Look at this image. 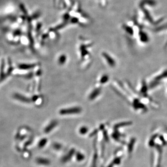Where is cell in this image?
I'll list each match as a JSON object with an SVG mask.
<instances>
[{
  "mask_svg": "<svg viewBox=\"0 0 167 167\" xmlns=\"http://www.w3.org/2000/svg\"><path fill=\"white\" fill-rule=\"evenodd\" d=\"M66 60V57L65 55H62L60 57H59L58 61L59 64L63 65L65 63Z\"/></svg>",
  "mask_w": 167,
  "mask_h": 167,
  "instance_id": "8992f818",
  "label": "cell"
},
{
  "mask_svg": "<svg viewBox=\"0 0 167 167\" xmlns=\"http://www.w3.org/2000/svg\"><path fill=\"white\" fill-rule=\"evenodd\" d=\"M108 80H109L108 76L107 75H104L101 78V79L100 80V82L101 84H104L106 83V82L108 81Z\"/></svg>",
  "mask_w": 167,
  "mask_h": 167,
  "instance_id": "52a82bcc",
  "label": "cell"
},
{
  "mask_svg": "<svg viewBox=\"0 0 167 167\" xmlns=\"http://www.w3.org/2000/svg\"><path fill=\"white\" fill-rule=\"evenodd\" d=\"M96 4L99 6L105 8L107 5L109 0H92Z\"/></svg>",
  "mask_w": 167,
  "mask_h": 167,
  "instance_id": "277c9868",
  "label": "cell"
},
{
  "mask_svg": "<svg viewBox=\"0 0 167 167\" xmlns=\"http://www.w3.org/2000/svg\"><path fill=\"white\" fill-rule=\"evenodd\" d=\"M101 90L100 89H95L91 92V93L89 96V98L91 100H92L95 99L96 97H97L98 96L100 93Z\"/></svg>",
  "mask_w": 167,
  "mask_h": 167,
  "instance_id": "5b68a950",
  "label": "cell"
},
{
  "mask_svg": "<svg viewBox=\"0 0 167 167\" xmlns=\"http://www.w3.org/2000/svg\"><path fill=\"white\" fill-rule=\"evenodd\" d=\"M81 109L79 107H74L70 108L64 109L60 110V113L63 115L65 114H77L81 112Z\"/></svg>",
  "mask_w": 167,
  "mask_h": 167,
  "instance_id": "7a4b0ae2",
  "label": "cell"
},
{
  "mask_svg": "<svg viewBox=\"0 0 167 167\" xmlns=\"http://www.w3.org/2000/svg\"><path fill=\"white\" fill-rule=\"evenodd\" d=\"M54 1L61 21L55 29H62L68 25L86 26L90 22V17L83 10L77 1L54 0Z\"/></svg>",
  "mask_w": 167,
  "mask_h": 167,
  "instance_id": "6da1fadb",
  "label": "cell"
},
{
  "mask_svg": "<svg viewBox=\"0 0 167 167\" xmlns=\"http://www.w3.org/2000/svg\"><path fill=\"white\" fill-rule=\"evenodd\" d=\"M103 56L105 58L107 62V63L109 64V65L112 66H114V65H115L116 62L114 61V59L108 54L106 53H103Z\"/></svg>",
  "mask_w": 167,
  "mask_h": 167,
  "instance_id": "3957f363",
  "label": "cell"
}]
</instances>
